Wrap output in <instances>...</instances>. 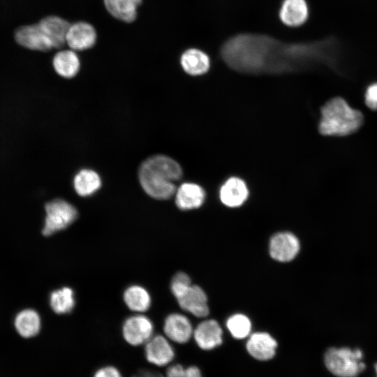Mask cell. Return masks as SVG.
Returning a JSON list of instances; mask_svg holds the SVG:
<instances>
[{
	"instance_id": "cell-1",
	"label": "cell",
	"mask_w": 377,
	"mask_h": 377,
	"mask_svg": "<svg viewBox=\"0 0 377 377\" xmlns=\"http://www.w3.org/2000/svg\"><path fill=\"white\" fill-rule=\"evenodd\" d=\"M223 60L231 68L246 73H279L316 66L339 68L341 45L332 36L302 43H286L267 35L241 34L221 47Z\"/></svg>"
},
{
	"instance_id": "cell-21",
	"label": "cell",
	"mask_w": 377,
	"mask_h": 377,
	"mask_svg": "<svg viewBox=\"0 0 377 377\" xmlns=\"http://www.w3.org/2000/svg\"><path fill=\"white\" fill-rule=\"evenodd\" d=\"M108 12L114 18L124 22H133L142 0H103Z\"/></svg>"
},
{
	"instance_id": "cell-13",
	"label": "cell",
	"mask_w": 377,
	"mask_h": 377,
	"mask_svg": "<svg viewBox=\"0 0 377 377\" xmlns=\"http://www.w3.org/2000/svg\"><path fill=\"white\" fill-rule=\"evenodd\" d=\"M193 335L198 346L203 350L213 349L223 341L222 329L214 320H206L199 323Z\"/></svg>"
},
{
	"instance_id": "cell-23",
	"label": "cell",
	"mask_w": 377,
	"mask_h": 377,
	"mask_svg": "<svg viewBox=\"0 0 377 377\" xmlns=\"http://www.w3.org/2000/svg\"><path fill=\"white\" fill-rule=\"evenodd\" d=\"M101 186L99 175L93 170L82 169L74 177L73 186L80 196H89L96 192Z\"/></svg>"
},
{
	"instance_id": "cell-28",
	"label": "cell",
	"mask_w": 377,
	"mask_h": 377,
	"mask_svg": "<svg viewBox=\"0 0 377 377\" xmlns=\"http://www.w3.org/2000/svg\"><path fill=\"white\" fill-rule=\"evenodd\" d=\"M165 377H202V375L196 367L184 368L180 364H175L168 369Z\"/></svg>"
},
{
	"instance_id": "cell-5",
	"label": "cell",
	"mask_w": 377,
	"mask_h": 377,
	"mask_svg": "<svg viewBox=\"0 0 377 377\" xmlns=\"http://www.w3.org/2000/svg\"><path fill=\"white\" fill-rule=\"evenodd\" d=\"M45 209L46 216L43 233L46 236L66 228L77 217L75 207L62 199L47 202Z\"/></svg>"
},
{
	"instance_id": "cell-4",
	"label": "cell",
	"mask_w": 377,
	"mask_h": 377,
	"mask_svg": "<svg viewBox=\"0 0 377 377\" xmlns=\"http://www.w3.org/2000/svg\"><path fill=\"white\" fill-rule=\"evenodd\" d=\"M360 349L330 348L324 355L327 369L337 377H357L365 368Z\"/></svg>"
},
{
	"instance_id": "cell-29",
	"label": "cell",
	"mask_w": 377,
	"mask_h": 377,
	"mask_svg": "<svg viewBox=\"0 0 377 377\" xmlns=\"http://www.w3.org/2000/svg\"><path fill=\"white\" fill-rule=\"evenodd\" d=\"M366 105L372 110H377V82L369 84L364 93Z\"/></svg>"
},
{
	"instance_id": "cell-26",
	"label": "cell",
	"mask_w": 377,
	"mask_h": 377,
	"mask_svg": "<svg viewBox=\"0 0 377 377\" xmlns=\"http://www.w3.org/2000/svg\"><path fill=\"white\" fill-rule=\"evenodd\" d=\"M226 326L231 335L238 339L249 336L251 330L250 319L242 313H235L228 318Z\"/></svg>"
},
{
	"instance_id": "cell-31",
	"label": "cell",
	"mask_w": 377,
	"mask_h": 377,
	"mask_svg": "<svg viewBox=\"0 0 377 377\" xmlns=\"http://www.w3.org/2000/svg\"><path fill=\"white\" fill-rule=\"evenodd\" d=\"M133 377H164L161 374L150 371H142Z\"/></svg>"
},
{
	"instance_id": "cell-7",
	"label": "cell",
	"mask_w": 377,
	"mask_h": 377,
	"mask_svg": "<svg viewBox=\"0 0 377 377\" xmlns=\"http://www.w3.org/2000/svg\"><path fill=\"white\" fill-rule=\"evenodd\" d=\"M153 324L150 319L143 315H135L126 320L122 332L124 339L131 345L146 343L153 334Z\"/></svg>"
},
{
	"instance_id": "cell-11",
	"label": "cell",
	"mask_w": 377,
	"mask_h": 377,
	"mask_svg": "<svg viewBox=\"0 0 377 377\" xmlns=\"http://www.w3.org/2000/svg\"><path fill=\"white\" fill-rule=\"evenodd\" d=\"M249 193V188L243 179L231 177L221 186L219 198L226 207H238L246 202Z\"/></svg>"
},
{
	"instance_id": "cell-10",
	"label": "cell",
	"mask_w": 377,
	"mask_h": 377,
	"mask_svg": "<svg viewBox=\"0 0 377 377\" xmlns=\"http://www.w3.org/2000/svg\"><path fill=\"white\" fill-rule=\"evenodd\" d=\"M176 299L182 309L196 317H205L209 313L207 295L198 286L191 284Z\"/></svg>"
},
{
	"instance_id": "cell-14",
	"label": "cell",
	"mask_w": 377,
	"mask_h": 377,
	"mask_svg": "<svg viewBox=\"0 0 377 377\" xmlns=\"http://www.w3.org/2000/svg\"><path fill=\"white\" fill-rule=\"evenodd\" d=\"M145 356L151 364L165 366L174 358V350L166 338L161 335L152 337L145 345Z\"/></svg>"
},
{
	"instance_id": "cell-18",
	"label": "cell",
	"mask_w": 377,
	"mask_h": 377,
	"mask_svg": "<svg viewBox=\"0 0 377 377\" xmlns=\"http://www.w3.org/2000/svg\"><path fill=\"white\" fill-rule=\"evenodd\" d=\"M55 49L61 48L66 44V37L70 23L62 17L47 16L38 22Z\"/></svg>"
},
{
	"instance_id": "cell-15",
	"label": "cell",
	"mask_w": 377,
	"mask_h": 377,
	"mask_svg": "<svg viewBox=\"0 0 377 377\" xmlns=\"http://www.w3.org/2000/svg\"><path fill=\"white\" fill-rule=\"evenodd\" d=\"M205 199V192L202 186L192 183L182 184L175 192V203L182 210H191L201 207Z\"/></svg>"
},
{
	"instance_id": "cell-3",
	"label": "cell",
	"mask_w": 377,
	"mask_h": 377,
	"mask_svg": "<svg viewBox=\"0 0 377 377\" xmlns=\"http://www.w3.org/2000/svg\"><path fill=\"white\" fill-rule=\"evenodd\" d=\"M364 123L362 113L341 97H334L321 108L318 131L325 136L343 137L357 132Z\"/></svg>"
},
{
	"instance_id": "cell-8",
	"label": "cell",
	"mask_w": 377,
	"mask_h": 377,
	"mask_svg": "<svg viewBox=\"0 0 377 377\" xmlns=\"http://www.w3.org/2000/svg\"><path fill=\"white\" fill-rule=\"evenodd\" d=\"M15 39L20 45L31 50L47 52L54 49L38 23L17 28Z\"/></svg>"
},
{
	"instance_id": "cell-27",
	"label": "cell",
	"mask_w": 377,
	"mask_h": 377,
	"mask_svg": "<svg viewBox=\"0 0 377 377\" xmlns=\"http://www.w3.org/2000/svg\"><path fill=\"white\" fill-rule=\"evenodd\" d=\"M191 285V279L184 272H178L172 278L170 288L175 298L181 295Z\"/></svg>"
},
{
	"instance_id": "cell-32",
	"label": "cell",
	"mask_w": 377,
	"mask_h": 377,
	"mask_svg": "<svg viewBox=\"0 0 377 377\" xmlns=\"http://www.w3.org/2000/svg\"><path fill=\"white\" fill-rule=\"evenodd\" d=\"M375 370H376V376H377V363H376V365H375Z\"/></svg>"
},
{
	"instance_id": "cell-6",
	"label": "cell",
	"mask_w": 377,
	"mask_h": 377,
	"mask_svg": "<svg viewBox=\"0 0 377 377\" xmlns=\"http://www.w3.org/2000/svg\"><path fill=\"white\" fill-rule=\"evenodd\" d=\"M300 244L298 238L289 232H280L274 235L269 241L270 256L279 262H289L298 254Z\"/></svg>"
},
{
	"instance_id": "cell-30",
	"label": "cell",
	"mask_w": 377,
	"mask_h": 377,
	"mask_svg": "<svg viewBox=\"0 0 377 377\" xmlns=\"http://www.w3.org/2000/svg\"><path fill=\"white\" fill-rule=\"evenodd\" d=\"M94 377H121V376L116 368L106 367L97 371Z\"/></svg>"
},
{
	"instance_id": "cell-2",
	"label": "cell",
	"mask_w": 377,
	"mask_h": 377,
	"mask_svg": "<svg viewBox=\"0 0 377 377\" xmlns=\"http://www.w3.org/2000/svg\"><path fill=\"white\" fill-rule=\"evenodd\" d=\"M182 177L180 165L162 154L147 158L138 170L140 184L145 192L157 200H167L176 192L175 182Z\"/></svg>"
},
{
	"instance_id": "cell-19",
	"label": "cell",
	"mask_w": 377,
	"mask_h": 377,
	"mask_svg": "<svg viewBox=\"0 0 377 377\" xmlns=\"http://www.w3.org/2000/svg\"><path fill=\"white\" fill-rule=\"evenodd\" d=\"M183 70L188 75L197 76L206 73L210 67L209 56L203 51L190 48L185 50L180 57Z\"/></svg>"
},
{
	"instance_id": "cell-22",
	"label": "cell",
	"mask_w": 377,
	"mask_h": 377,
	"mask_svg": "<svg viewBox=\"0 0 377 377\" xmlns=\"http://www.w3.org/2000/svg\"><path fill=\"white\" fill-rule=\"evenodd\" d=\"M40 318L33 309H24L15 317V327L17 333L24 338L36 336L40 330Z\"/></svg>"
},
{
	"instance_id": "cell-9",
	"label": "cell",
	"mask_w": 377,
	"mask_h": 377,
	"mask_svg": "<svg viewBox=\"0 0 377 377\" xmlns=\"http://www.w3.org/2000/svg\"><path fill=\"white\" fill-rule=\"evenodd\" d=\"M96 39L97 34L94 26L87 22L80 21L70 24L66 44L74 51H83L91 48Z\"/></svg>"
},
{
	"instance_id": "cell-12",
	"label": "cell",
	"mask_w": 377,
	"mask_h": 377,
	"mask_svg": "<svg viewBox=\"0 0 377 377\" xmlns=\"http://www.w3.org/2000/svg\"><path fill=\"white\" fill-rule=\"evenodd\" d=\"M277 343L268 333L263 332H255L249 336L246 348L248 353L258 360L272 359L275 353Z\"/></svg>"
},
{
	"instance_id": "cell-16",
	"label": "cell",
	"mask_w": 377,
	"mask_h": 377,
	"mask_svg": "<svg viewBox=\"0 0 377 377\" xmlns=\"http://www.w3.org/2000/svg\"><path fill=\"white\" fill-rule=\"evenodd\" d=\"M163 330L169 339L179 343L188 341L193 334L190 320L185 316L177 313L166 318Z\"/></svg>"
},
{
	"instance_id": "cell-25",
	"label": "cell",
	"mask_w": 377,
	"mask_h": 377,
	"mask_svg": "<svg viewBox=\"0 0 377 377\" xmlns=\"http://www.w3.org/2000/svg\"><path fill=\"white\" fill-rule=\"evenodd\" d=\"M50 304L56 313L64 314L71 312L75 306L73 290L64 287L53 291L50 295Z\"/></svg>"
},
{
	"instance_id": "cell-20",
	"label": "cell",
	"mask_w": 377,
	"mask_h": 377,
	"mask_svg": "<svg viewBox=\"0 0 377 377\" xmlns=\"http://www.w3.org/2000/svg\"><path fill=\"white\" fill-rule=\"evenodd\" d=\"M55 72L62 77L72 78L79 72L80 60L75 51L62 50L57 52L52 59Z\"/></svg>"
},
{
	"instance_id": "cell-24",
	"label": "cell",
	"mask_w": 377,
	"mask_h": 377,
	"mask_svg": "<svg viewBox=\"0 0 377 377\" xmlns=\"http://www.w3.org/2000/svg\"><path fill=\"white\" fill-rule=\"evenodd\" d=\"M124 300L131 310L140 313L146 311L151 304L147 290L138 285L131 286L124 291Z\"/></svg>"
},
{
	"instance_id": "cell-17",
	"label": "cell",
	"mask_w": 377,
	"mask_h": 377,
	"mask_svg": "<svg viewBox=\"0 0 377 377\" xmlns=\"http://www.w3.org/2000/svg\"><path fill=\"white\" fill-rule=\"evenodd\" d=\"M309 14L306 0H283L279 10L281 22L292 27H297L305 23Z\"/></svg>"
}]
</instances>
